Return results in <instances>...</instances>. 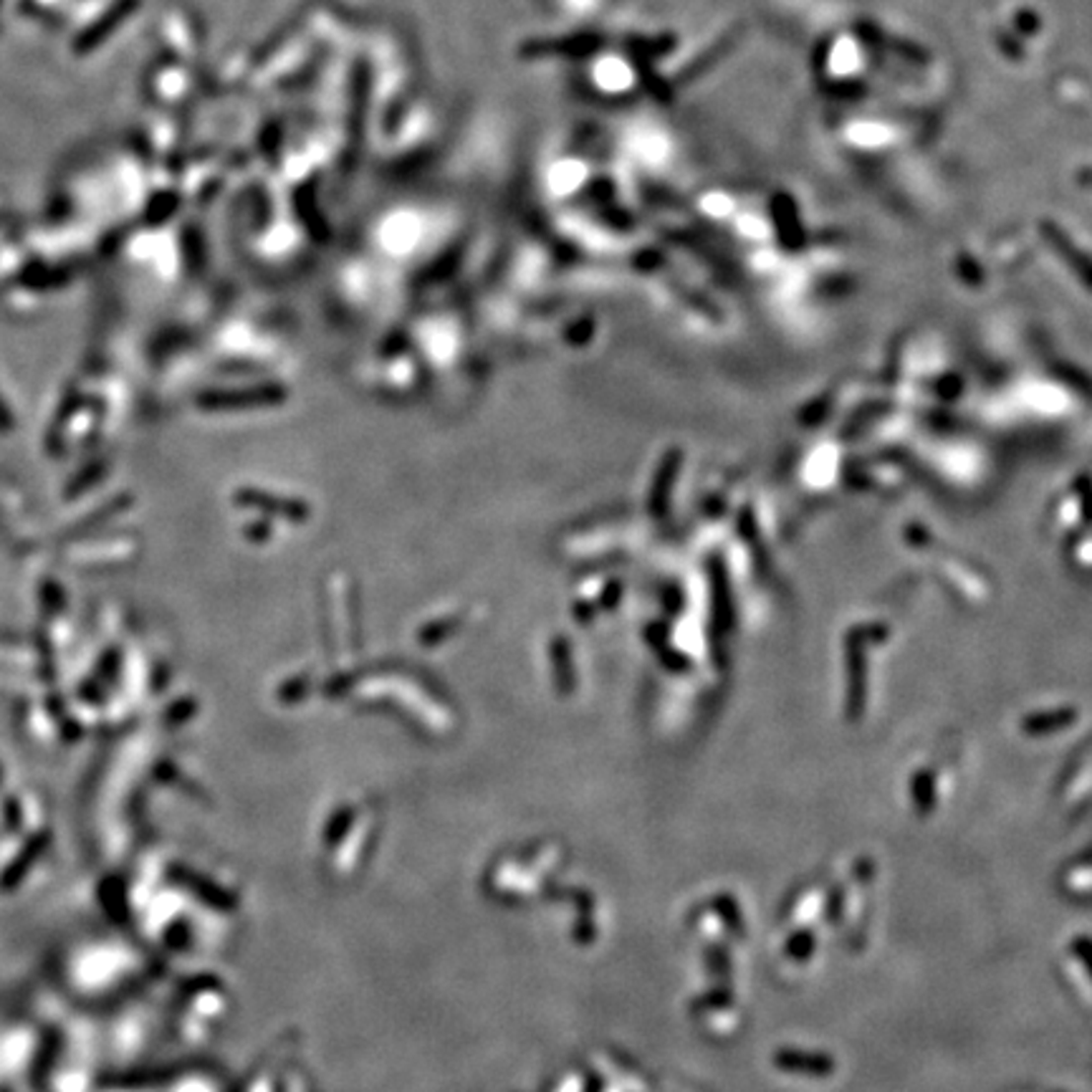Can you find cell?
I'll use <instances>...</instances> for the list:
<instances>
[{
  "label": "cell",
  "mask_w": 1092,
  "mask_h": 1092,
  "mask_svg": "<svg viewBox=\"0 0 1092 1092\" xmlns=\"http://www.w3.org/2000/svg\"><path fill=\"white\" fill-rule=\"evenodd\" d=\"M814 951V935L809 930L791 935L789 943H786V956L794 961H807Z\"/></svg>",
  "instance_id": "3957f363"
},
{
  "label": "cell",
  "mask_w": 1092,
  "mask_h": 1092,
  "mask_svg": "<svg viewBox=\"0 0 1092 1092\" xmlns=\"http://www.w3.org/2000/svg\"><path fill=\"white\" fill-rule=\"evenodd\" d=\"M774 1064L791 1075H807V1077H827L832 1075L835 1069V1059L827 1058V1055H817V1052H799V1050H779Z\"/></svg>",
  "instance_id": "6da1fadb"
},
{
  "label": "cell",
  "mask_w": 1092,
  "mask_h": 1092,
  "mask_svg": "<svg viewBox=\"0 0 1092 1092\" xmlns=\"http://www.w3.org/2000/svg\"><path fill=\"white\" fill-rule=\"evenodd\" d=\"M1075 953L1080 956V961L1085 964V969L1090 971V977H1092V941H1090V938H1077Z\"/></svg>",
  "instance_id": "277c9868"
},
{
  "label": "cell",
  "mask_w": 1092,
  "mask_h": 1092,
  "mask_svg": "<svg viewBox=\"0 0 1092 1092\" xmlns=\"http://www.w3.org/2000/svg\"><path fill=\"white\" fill-rule=\"evenodd\" d=\"M597 46H599V38L581 34V35H570V38H557V41L529 43V46L521 48V53H523V56H531V58L546 56V53H562V56H564V53H567V56H587V53H592Z\"/></svg>",
  "instance_id": "7a4b0ae2"
}]
</instances>
